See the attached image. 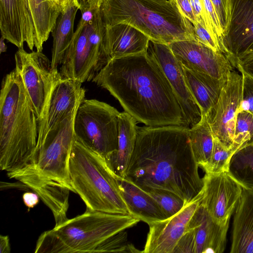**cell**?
Instances as JSON below:
<instances>
[{"label": "cell", "instance_id": "1", "mask_svg": "<svg viewBox=\"0 0 253 253\" xmlns=\"http://www.w3.org/2000/svg\"><path fill=\"white\" fill-rule=\"evenodd\" d=\"M189 128L137 126L125 177L146 192L158 189L172 193L186 204L195 199L204 182L192 150Z\"/></svg>", "mask_w": 253, "mask_h": 253}, {"label": "cell", "instance_id": "2", "mask_svg": "<svg viewBox=\"0 0 253 253\" xmlns=\"http://www.w3.org/2000/svg\"><path fill=\"white\" fill-rule=\"evenodd\" d=\"M92 82L107 90L126 112L146 126L189 127L170 83L148 51L111 59Z\"/></svg>", "mask_w": 253, "mask_h": 253}, {"label": "cell", "instance_id": "3", "mask_svg": "<svg viewBox=\"0 0 253 253\" xmlns=\"http://www.w3.org/2000/svg\"><path fill=\"white\" fill-rule=\"evenodd\" d=\"M77 110L49 130L37 144L26 166L6 173L9 178L17 180L36 193L51 210L56 222L67 218L69 193H74L69 161L75 140L74 123Z\"/></svg>", "mask_w": 253, "mask_h": 253}, {"label": "cell", "instance_id": "4", "mask_svg": "<svg viewBox=\"0 0 253 253\" xmlns=\"http://www.w3.org/2000/svg\"><path fill=\"white\" fill-rule=\"evenodd\" d=\"M39 120L22 79L14 69L2 79L0 95V169L26 166L35 152Z\"/></svg>", "mask_w": 253, "mask_h": 253}, {"label": "cell", "instance_id": "5", "mask_svg": "<svg viewBox=\"0 0 253 253\" xmlns=\"http://www.w3.org/2000/svg\"><path fill=\"white\" fill-rule=\"evenodd\" d=\"M100 11L105 26L126 24L151 41L169 45L194 40L193 24L175 0H103Z\"/></svg>", "mask_w": 253, "mask_h": 253}, {"label": "cell", "instance_id": "6", "mask_svg": "<svg viewBox=\"0 0 253 253\" xmlns=\"http://www.w3.org/2000/svg\"><path fill=\"white\" fill-rule=\"evenodd\" d=\"M140 221L130 214L86 209L84 213L42 233L35 253H104L107 243L113 236Z\"/></svg>", "mask_w": 253, "mask_h": 253}, {"label": "cell", "instance_id": "7", "mask_svg": "<svg viewBox=\"0 0 253 253\" xmlns=\"http://www.w3.org/2000/svg\"><path fill=\"white\" fill-rule=\"evenodd\" d=\"M69 173L74 193L80 196L86 209L131 215L118 175L105 158L76 139L70 157Z\"/></svg>", "mask_w": 253, "mask_h": 253}, {"label": "cell", "instance_id": "8", "mask_svg": "<svg viewBox=\"0 0 253 253\" xmlns=\"http://www.w3.org/2000/svg\"><path fill=\"white\" fill-rule=\"evenodd\" d=\"M105 25L100 9L87 21L80 19L59 71L62 79L89 82L110 60L105 45Z\"/></svg>", "mask_w": 253, "mask_h": 253}, {"label": "cell", "instance_id": "9", "mask_svg": "<svg viewBox=\"0 0 253 253\" xmlns=\"http://www.w3.org/2000/svg\"><path fill=\"white\" fill-rule=\"evenodd\" d=\"M120 114L106 103L84 99L75 117V139L107 159L118 149Z\"/></svg>", "mask_w": 253, "mask_h": 253}, {"label": "cell", "instance_id": "10", "mask_svg": "<svg viewBox=\"0 0 253 253\" xmlns=\"http://www.w3.org/2000/svg\"><path fill=\"white\" fill-rule=\"evenodd\" d=\"M15 69L20 75L39 120L45 118L54 87L61 77L52 69L51 61L42 51L26 52L18 48Z\"/></svg>", "mask_w": 253, "mask_h": 253}, {"label": "cell", "instance_id": "11", "mask_svg": "<svg viewBox=\"0 0 253 253\" xmlns=\"http://www.w3.org/2000/svg\"><path fill=\"white\" fill-rule=\"evenodd\" d=\"M229 222L218 223L200 204L173 253L224 252Z\"/></svg>", "mask_w": 253, "mask_h": 253}, {"label": "cell", "instance_id": "12", "mask_svg": "<svg viewBox=\"0 0 253 253\" xmlns=\"http://www.w3.org/2000/svg\"><path fill=\"white\" fill-rule=\"evenodd\" d=\"M242 89L243 76L233 70L228 76L216 105L205 114L214 137L229 148L234 146L236 115L241 103Z\"/></svg>", "mask_w": 253, "mask_h": 253}, {"label": "cell", "instance_id": "13", "mask_svg": "<svg viewBox=\"0 0 253 253\" xmlns=\"http://www.w3.org/2000/svg\"><path fill=\"white\" fill-rule=\"evenodd\" d=\"M201 205L219 224L230 221L243 191L228 172L205 173Z\"/></svg>", "mask_w": 253, "mask_h": 253}, {"label": "cell", "instance_id": "14", "mask_svg": "<svg viewBox=\"0 0 253 253\" xmlns=\"http://www.w3.org/2000/svg\"><path fill=\"white\" fill-rule=\"evenodd\" d=\"M147 51L158 63L172 87L190 128L201 120L202 110L186 84L183 67L169 45L150 41Z\"/></svg>", "mask_w": 253, "mask_h": 253}, {"label": "cell", "instance_id": "15", "mask_svg": "<svg viewBox=\"0 0 253 253\" xmlns=\"http://www.w3.org/2000/svg\"><path fill=\"white\" fill-rule=\"evenodd\" d=\"M169 46L181 65L189 70L227 80L233 66L223 53L216 52L195 40L173 42Z\"/></svg>", "mask_w": 253, "mask_h": 253}, {"label": "cell", "instance_id": "16", "mask_svg": "<svg viewBox=\"0 0 253 253\" xmlns=\"http://www.w3.org/2000/svg\"><path fill=\"white\" fill-rule=\"evenodd\" d=\"M202 196V190L195 199L175 215L164 220L148 224L149 231L144 250L141 253H173L186 232L191 217L200 206Z\"/></svg>", "mask_w": 253, "mask_h": 253}, {"label": "cell", "instance_id": "17", "mask_svg": "<svg viewBox=\"0 0 253 253\" xmlns=\"http://www.w3.org/2000/svg\"><path fill=\"white\" fill-rule=\"evenodd\" d=\"M230 1V21L220 42L228 59L253 51V0Z\"/></svg>", "mask_w": 253, "mask_h": 253}, {"label": "cell", "instance_id": "18", "mask_svg": "<svg viewBox=\"0 0 253 253\" xmlns=\"http://www.w3.org/2000/svg\"><path fill=\"white\" fill-rule=\"evenodd\" d=\"M1 36L16 46L35 47V27L28 0H0Z\"/></svg>", "mask_w": 253, "mask_h": 253}, {"label": "cell", "instance_id": "19", "mask_svg": "<svg viewBox=\"0 0 253 253\" xmlns=\"http://www.w3.org/2000/svg\"><path fill=\"white\" fill-rule=\"evenodd\" d=\"M82 83L72 79H60L52 91L46 115L39 125L37 144L47 132L73 112L84 99Z\"/></svg>", "mask_w": 253, "mask_h": 253}, {"label": "cell", "instance_id": "20", "mask_svg": "<svg viewBox=\"0 0 253 253\" xmlns=\"http://www.w3.org/2000/svg\"><path fill=\"white\" fill-rule=\"evenodd\" d=\"M150 40L131 25L119 23L105 26L104 42L110 59L147 52Z\"/></svg>", "mask_w": 253, "mask_h": 253}, {"label": "cell", "instance_id": "21", "mask_svg": "<svg viewBox=\"0 0 253 253\" xmlns=\"http://www.w3.org/2000/svg\"><path fill=\"white\" fill-rule=\"evenodd\" d=\"M231 253H253V190L243 188L233 213Z\"/></svg>", "mask_w": 253, "mask_h": 253}, {"label": "cell", "instance_id": "22", "mask_svg": "<svg viewBox=\"0 0 253 253\" xmlns=\"http://www.w3.org/2000/svg\"><path fill=\"white\" fill-rule=\"evenodd\" d=\"M121 191L131 215L148 224L168 218L157 201L126 177L118 175Z\"/></svg>", "mask_w": 253, "mask_h": 253}, {"label": "cell", "instance_id": "23", "mask_svg": "<svg viewBox=\"0 0 253 253\" xmlns=\"http://www.w3.org/2000/svg\"><path fill=\"white\" fill-rule=\"evenodd\" d=\"M182 67L190 91L202 112L208 114L216 105L227 80H219L205 73L189 70L183 66Z\"/></svg>", "mask_w": 253, "mask_h": 253}, {"label": "cell", "instance_id": "24", "mask_svg": "<svg viewBox=\"0 0 253 253\" xmlns=\"http://www.w3.org/2000/svg\"><path fill=\"white\" fill-rule=\"evenodd\" d=\"M136 122L127 113H120L118 149L115 153L106 160L112 170L121 177H126L134 149L137 135Z\"/></svg>", "mask_w": 253, "mask_h": 253}, {"label": "cell", "instance_id": "25", "mask_svg": "<svg viewBox=\"0 0 253 253\" xmlns=\"http://www.w3.org/2000/svg\"><path fill=\"white\" fill-rule=\"evenodd\" d=\"M35 27V47L42 51L60 12L51 0H28Z\"/></svg>", "mask_w": 253, "mask_h": 253}, {"label": "cell", "instance_id": "26", "mask_svg": "<svg viewBox=\"0 0 253 253\" xmlns=\"http://www.w3.org/2000/svg\"><path fill=\"white\" fill-rule=\"evenodd\" d=\"M79 7L70 6L66 11L60 13L51 32L53 37V46L51 66L53 70H58L64 54L70 46L75 32L74 24Z\"/></svg>", "mask_w": 253, "mask_h": 253}, {"label": "cell", "instance_id": "27", "mask_svg": "<svg viewBox=\"0 0 253 253\" xmlns=\"http://www.w3.org/2000/svg\"><path fill=\"white\" fill-rule=\"evenodd\" d=\"M189 134L195 160L205 171L211 160L214 143V136L205 114L202 113L201 121L189 128Z\"/></svg>", "mask_w": 253, "mask_h": 253}, {"label": "cell", "instance_id": "28", "mask_svg": "<svg viewBox=\"0 0 253 253\" xmlns=\"http://www.w3.org/2000/svg\"><path fill=\"white\" fill-rule=\"evenodd\" d=\"M228 172L243 188L253 190V144L240 148L233 154Z\"/></svg>", "mask_w": 253, "mask_h": 253}, {"label": "cell", "instance_id": "29", "mask_svg": "<svg viewBox=\"0 0 253 253\" xmlns=\"http://www.w3.org/2000/svg\"><path fill=\"white\" fill-rule=\"evenodd\" d=\"M240 147L234 145L227 147L214 137L213 150L205 173L228 172L231 159Z\"/></svg>", "mask_w": 253, "mask_h": 253}, {"label": "cell", "instance_id": "30", "mask_svg": "<svg viewBox=\"0 0 253 253\" xmlns=\"http://www.w3.org/2000/svg\"><path fill=\"white\" fill-rule=\"evenodd\" d=\"M253 144V115L246 111L237 112L233 144L240 148Z\"/></svg>", "mask_w": 253, "mask_h": 253}, {"label": "cell", "instance_id": "31", "mask_svg": "<svg viewBox=\"0 0 253 253\" xmlns=\"http://www.w3.org/2000/svg\"><path fill=\"white\" fill-rule=\"evenodd\" d=\"M147 192L160 204L168 218L176 214L187 205L179 196L167 191L155 189Z\"/></svg>", "mask_w": 253, "mask_h": 253}, {"label": "cell", "instance_id": "32", "mask_svg": "<svg viewBox=\"0 0 253 253\" xmlns=\"http://www.w3.org/2000/svg\"><path fill=\"white\" fill-rule=\"evenodd\" d=\"M243 76V89L241 103L238 111H246L253 115V78L241 73Z\"/></svg>", "mask_w": 253, "mask_h": 253}, {"label": "cell", "instance_id": "33", "mask_svg": "<svg viewBox=\"0 0 253 253\" xmlns=\"http://www.w3.org/2000/svg\"><path fill=\"white\" fill-rule=\"evenodd\" d=\"M193 26L195 41L208 46L214 51L223 53L220 44L215 41L204 26L197 22L193 24Z\"/></svg>", "mask_w": 253, "mask_h": 253}, {"label": "cell", "instance_id": "34", "mask_svg": "<svg viewBox=\"0 0 253 253\" xmlns=\"http://www.w3.org/2000/svg\"><path fill=\"white\" fill-rule=\"evenodd\" d=\"M211 1L216 12L224 34L230 18V0H211Z\"/></svg>", "mask_w": 253, "mask_h": 253}, {"label": "cell", "instance_id": "35", "mask_svg": "<svg viewBox=\"0 0 253 253\" xmlns=\"http://www.w3.org/2000/svg\"><path fill=\"white\" fill-rule=\"evenodd\" d=\"M229 60L232 66L240 73H244L253 78V51Z\"/></svg>", "mask_w": 253, "mask_h": 253}, {"label": "cell", "instance_id": "36", "mask_svg": "<svg viewBox=\"0 0 253 253\" xmlns=\"http://www.w3.org/2000/svg\"><path fill=\"white\" fill-rule=\"evenodd\" d=\"M175 1L184 16L193 24L196 23L197 21L189 0H175Z\"/></svg>", "mask_w": 253, "mask_h": 253}, {"label": "cell", "instance_id": "37", "mask_svg": "<svg viewBox=\"0 0 253 253\" xmlns=\"http://www.w3.org/2000/svg\"><path fill=\"white\" fill-rule=\"evenodd\" d=\"M103 0H78L81 12L99 9Z\"/></svg>", "mask_w": 253, "mask_h": 253}, {"label": "cell", "instance_id": "38", "mask_svg": "<svg viewBox=\"0 0 253 253\" xmlns=\"http://www.w3.org/2000/svg\"><path fill=\"white\" fill-rule=\"evenodd\" d=\"M39 198L36 193L31 192H25L22 195L24 204L29 209L34 208L39 203Z\"/></svg>", "mask_w": 253, "mask_h": 253}, {"label": "cell", "instance_id": "39", "mask_svg": "<svg viewBox=\"0 0 253 253\" xmlns=\"http://www.w3.org/2000/svg\"><path fill=\"white\" fill-rule=\"evenodd\" d=\"M61 13L65 12L72 5L79 7L78 0H51Z\"/></svg>", "mask_w": 253, "mask_h": 253}, {"label": "cell", "instance_id": "40", "mask_svg": "<svg viewBox=\"0 0 253 253\" xmlns=\"http://www.w3.org/2000/svg\"><path fill=\"white\" fill-rule=\"evenodd\" d=\"M11 248L9 243V239L7 235L0 236V253H9Z\"/></svg>", "mask_w": 253, "mask_h": 253}, {"label": "cell", "instance_id": "41", "mask_svg": "<svg viewBox=\"0 0 253 253\" xmlns=\"http://www.w3.org/2000/svg\"><path fill=\"white\" fill-rule=\"evenodd\" d=\"M4 40L1 36L0 42V52L1 53L6 51L7 47L4 43Z\"/></svg>", "mask_w": 253, "mask_h": 253}, {"label": "cell", "instance_id": "42", "mask_svg": "<svg viewBox=\"0 0 253 253\" xmlns=\"http://www.w3.org/2000/svg\"></svg>", "mask_w": 253, "mask_h": 253}]
</instances>
